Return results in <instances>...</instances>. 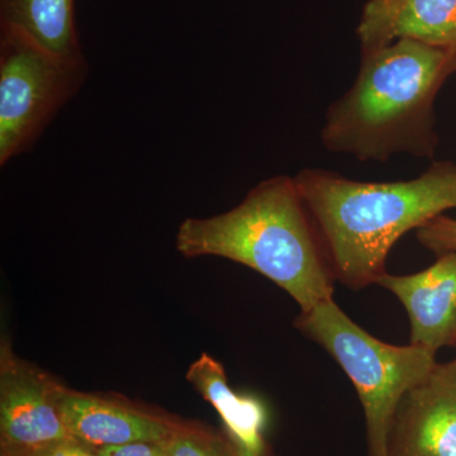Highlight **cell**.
Wrapping results in <instances>:
<instances>
[{
	"instance_id": "obj_1",
	"label": "cell",
	"mask_w": 456,
	"mask_h": 456,
	"mask_svg": "<svg viewBox=\"0 0 456 456\" xmlns=\"http://www.w3.org/2000/svg\"><path fill=\"white\" fill-rule=\"evenodd\" d=\"M297 188L325 246L334 278L351 289L377 284L395 242L456 208V165L434 164L415 179L358 182L305 169Z\"/></svg>"
},
{
	"instance_id": "obj_2",
	"label": "cell",
	"mask_w": 456,
	"mask_h": 456,
	"mask_svg": "<svg viewBox=\"0 0 456 456\" xmlns=\"http://www.w3.org/2000/svg\"><path fill=\"white\" fill-rule=\"evenodd\" d=\"M456 51L398 40L362 53L349 92L330 107L321 131L330 152L386 163L392 156L434 152L432 104Z\"/></svg>"
},
{
	"instance_id": "obj_3",
	"label": "cell",
	"mask_w": 456,
	"mask_h": 456,
	"mask_svg": "<svg viewBox=\"0 0 456 456\" xmlns=\"http://www.w3.org/2000/svg\"><path fill=\"white\" fill-rule=\"evenodd\" d=\"M176 250L218 256L270 279L307 312L334 294V274L296 180L278 175L248 191L239 206L209 218H187Z\"/></svg>"
},
{
	"instance_id": "obj_4",
	"label": "cell",
	"mask_w": 456,
	"mask_h": 456,
	"mask_svg": "<svg viewBox=\"0 0 456 456\" xmlns=\"http://www.w3.org/2000/svg\"><path fill=\"white\" fill-rule=\"evenodd\" d=\"M294 325L322 346L355 387L367 421L369 456H389V434L399 404L431 373L436 353L378 340L356 325L334 298L301 312Z\"/></svg>"
},
{
	"instance_id": "obj_5",
	"label": "cell",
	"mask_w": 456,
	"mask_h": 456,
	"mask_svg": "<svg viewBox=\"0 0 456 456\" xmlns=\"http://www.w3.org/2000/svg\"><path fill=\"white\" fill-rule=\"evenodd\" d=\"M89 74L83 53L57 55L0 28V165L32 151Z\"/></svg>"
},
{
	"instance_id": "obj_6",
	"label": "cell",
	"mask_w": 456,
	"mask_h": 456,
	"mask_svg": "<svg viewBox=\"0 0 456 456\" xmlns=\"http://www.w3.org/2000/svg\"><path fill=\"white\" fill-rule=\"evenodd\" d=\"M59 382L18 358L8 342L0 351V445L31 452L71 435L57 406Z\"/></svg>"
},
{
	"instance_id": "obj_7",
	"label": "cell",
	"mask_w": 456,
	"mask_h": 456,
	"mask_svg": "<svg viewBox=\"0 0 456 456\" xmlns=\"http://www.w3.org/2000/svg\"><path fill=\"white\" fill-rule=\"evenodd\" d=\"M389 456H456V359L436 364L402 399Z\"/></svg>"
},
{
	"instance_id": "obj_8",
	"label": "cell",
	"mask_w": 456,
	"mask_h": 456,
	"mask_svg": "<svg viewBox=\"0 0 456 456\" xmlns=\"http://www.w3.org/2000/svg\"><path fill=\"white\" fill-rule=\"evenodd\" d=\"M56 401L69 434L94 449L169 441L180 425L178 419L128 402L74 391L62 384L57 387Z\"/></svg>"
},
{
	"instance_id": "obj_9",
	"label": "cell",
	"mask_w": 456,
	"mask_h": 456,
	"mask_svg": "<svg viewBox=\"0 0 456 456\" xmlns=\"http://www.w3.org/2000/svg\"><path fill=\"white\" fill-rule=\"evenodd\" d=\"M377 284L406 308L411 344L434 353L456 346V251L439 255L430 268L415 274L386 273Z\"/></svg>"
},
{
	"instance_id": "obj_10",
	"label": "cell",
	"mask_w": 456,
	"mask_h": 456,
	"mask_svg": "<svg viewBox=\"0 0 456 456\" xmlns=\"http://www.w3.org/2000/svg\"><path fill=\"white\" fill-rule=\"evenodd\" d=\"M356 32L362 53L398 40L456 51V0H369Z\"/></svg>"
},
{
	"instance_id": "obj_11",
	"label": "cell",
	"mask_w": 456,
	"mask_h": 456,
	"mask_svg": "<svg viewBox=\"0 0 456 456\" xmlns=\"http://www.w3.org/2000/svg\"><path fill=\"white\" fill-rule=\"evenodd\" d=\"M187 380L220 413L231 440L263 454L265 410L257 399L236 395L230 388L221 362L203 354L189 368Z\"/></svg>"
},
{
	"instance_id": "obj_12",
	"label": "cell",
	"mask_w": 456,
	"mask_h": 456,
	"mask_svg": "<svg viewBox=\"0 0 456 456\" xmlns=\"http://www.w3.org/2000/svg\"><path fill=\"white\" fill-rule=\"evenodd\" d=\"M74 2L0 0V28L20 33L57 55H80Z\"/></svg>"
},
{
	"instance_id": "obj_13",
	"label": "cell",
	"mask_w": 456,
	"mask_h": 456,
	"mask_svg": "<svg viewBox=\"0 0 456 456\" xmlns=\"http://www.w3.org/2000/svg\"><path fill=\"white\" fill-rule=\"evenodd\" d=\"M170 456H237L230 439L207 430L202 426L180 422L169 440Z\"/></svg>"
},
{
	"instance_id": "obj_14",
	"label": "cell",
	"mask_w": 456,
	"mask_h": 456,
	"mask_svg": "<svg viewBox=\"0 0 456 456\" xmlns=\"http://www.w3.org/2000/svg\"><path fill=\"white\" fill-rule=\"evenodd\" d=\"M417 239L437 255L456 251V220L441 215L417 228Z\"/></svg>"
},
{
	"instance_id": "obj_15",
	"label": "cell",
	"mask_w": 456,
	"mask_h": 456,
	"mask_svg": "<svg viewBox=\"0 0 456 456\" xmlns=\"http://www.w3.org/2000/svg\"><path fill=\"white\" fill-rule=\"evenodd\" d=\"M98 456H170L169 441H140L97 449Z\"/></svg>"
},
{
	"instance_id": "obj_16",
	"label": "cell",
	"mask_w": 456,
	"mask_h": 456,
	"mask_svg": "<svg viewBox=\"0 0 456 456\" xmlns=\"http://www.w3.org/2000/svg\"><path fill=\"white\" fill-rule=\"evenodd\" d=\"M26 454L28 456H98L97 449L86 445L83 441L75 439L73 436L55 441Z\"/></svg>"
},
{
	"instance_id": "obj_17",
	"label": "cell",
	"mask_w": 456,
	"mask_h": 456,
	"mask_svg": "<svg viewBox=\"0 0 456 456\" xmlns=\"http://www.w3.org/2000/svg\"><path fill=\"white\" fill-rule=\"evenodd\" d=\"M228 439H230V437H228ZM232 441L233 445H235L237 456H261L257 454L256 452H254V450L248 448L244 444L239 443V441Z\"/></svg>"
},
{
	"instance_id": "obj_18",
	"label": "cell",
	"mask_w": 456,
	"mask_h": 456,
	"mask_svg": "<svg viewBox=\"0 0 456 456\" xmlns=\"http://www.w3.org/2000/svg\"><path fill=\"white\" fill-rule=\"evenodd\" d=\"M2 456H28V454H26V452H4V450H2Z\"/></svg>"
}]
</instances>
